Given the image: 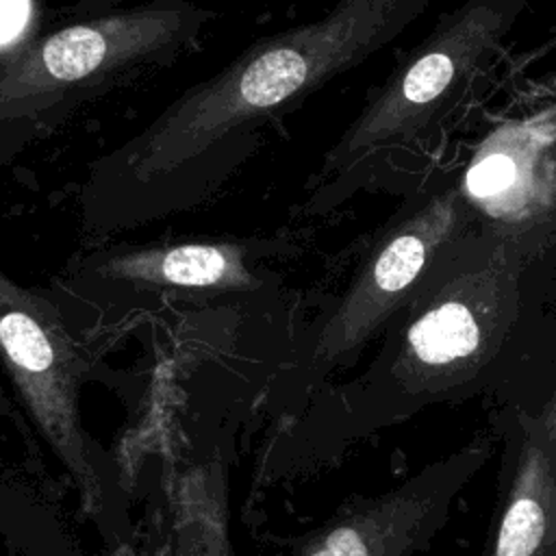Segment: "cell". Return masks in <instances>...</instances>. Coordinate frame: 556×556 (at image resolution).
I'll return each mask as SVG.
<instances>
[{
  "label": "cell",
  "mask_w": 556,
  "mask_h": 556,
  "mask_svg": "<svg viewBox=\"0 0 556 556\" xmlns=\"http://www.w3.org/2000/svg\"><path fill=\"white\" fill-rule=\"evenodd\" d=\"M285 248L278 239L109 245L89 252L70 269V289L104 302H195L252 293L263 282L265 261Z\"/></svg>",
  "instance_id": "obj_7"
},
{
  "label": "cell",
  "mask_w": 556,
  "mask_h": 556,
  "mask_svg": "<svg viewBox=\"0 0 556 556\" xmlns=\"http://www.w3.org/2000/svg\"><path fill=\"white\" fill-rule=\"evenodd\" d=\"M480 206L458 169L426 174L365 250L345 289L302 332L280 367L267 406L276 421L293 417L332 376L352 367L404 304L437 252Z\"/></svg>",
  "instance_id": "obj_5"
},
{
  "label": "cell",
  "mask_w": 556,
  "mask_h": 556,
  "mask_svg": "<svg viewBox=\"0 0 556 556\" xmlns=\"http://www.w3.org/2000/svg\"><path fill=\"white\" fill-rule=\"evenodd\" d=\"M0 363L33 426L70 473L83 510L115 554H130V491L117 460L87 432L80 415L85 356L59 302L0 269Z\"/></svg>",
  "instance_id": "obj_6"
},
{
  "label": "cell",
  "mask_w": 556,
  "mask_h": 556,
  "mask_svg": "<svg viewBox=\"0 0 556 556\" xmlns=\"http://www.w3.org/2000/svg\"><path fill=\"white\" fill-rule=\"evenodd\" d=\"M169 513V556H232L228 460L219 447L182 467Z\"/></svg>",
  "instance_id": "obj_10"
},
{
  "label": "cell",
  "mask_w": 556,
  "mask_h": 556,
  "mask_svg": "<svg viewBox=\"0 0 556 556\" xmlns=\"http://www.w3.org/2000/svg\"><path fill=\"white\" fill-rule=\"evenodd\" d=\"M556 378V204L480 213L430 261L369 363L276 421L252 471L274 486L430 406L489 400L541 408Z\"/></svg>",
  "instance_id": "obj_1"
},
{
  "label": "cell",
  "mask_w": 556,
  "mask_h": 556,
  "mask_svg": "<svg viewBox=\"0 0 556 556\" xmlns=\"http://www.w3.org/2000/svg\"><path fill=\"white\" fill-rule=\"evenodd\" d=\"M497 500L484 556H556V456L539 410L491 406Z\"/></svg>",
  "instance_id": "obj_9"
},
{
  "label": "cell",
  "mask_w": 556,
  "mask_h": 556,
  "mask_svg": "<svg viewBox=\"0 0 556 556\" xmlns=\"http://www.w3.org/2000/svg\"><path fill=\"white\" fill-rule=\"evenodd\" d=\"M24 0H0V41L22 24Z\"/></svg>",
  "instance_id": "obj_11"
},
{
  "label": "cell",
  "mask_w": 556,
  "mask_h": 556,
  "mask_svg": "<svg viewBox=\"0 0 556 556\" xmlns=\"http://www.w3.org/2000/svg\"><path fill=\"white\" fill-rule=\"evenodd\" d=\"M434 0H334L250 43L100 154L78 189L87 243L193 211L256 154L263 130L400 37Z\"/></svg>",
  "instance_id": "obj_2"
},
{
  "label": "cell",
  "mask_w": 556,
  "mask_h": 556,
  "mask_svg": "<svg viewBox=\"0 0 556 556\" xmlns=\"http://www.w3.org/2000/svg\"><path fill=\"white\" fill-rule=\"evenodd\" d=\"M523 0H465L378 85L326 152L302 217H324L365 191L400 185L452 128L502 54Z\"/></svg>",
  "instance_id": "obj_3"
},
{
  "label": "cell",
  "mask_w": 556,
  "mask_h": 556,
  "mask_svg": "<svg viewBox=\"0 0 556 556\" xmlns=\"http://www.w3.org/2000/svg\"><path fill=\"white\" fill-rule=\"evenodd\" d=\"M491 452V437L476 434L393 489L348 502L302 536L293 556H417L450 521L458 495Z\"/></svg>",
  "instance_id": "obj_8"
},
{
  "label": "cell",
  "mask_w": 556,
  "mask_h": 556,
  "mask_svg": "<svg viewBox=\"0 0 556 556\" xmlns=\"http://www.w3.org/2000/svg\"><path fill=\"white\" fill-rule=\"evenodd\" d=\"M539 415L543 417V424L547 428V434H549V443H552V450H554V456H556V378H554V384H552V391L547 395V400L543 402L541 408H536Z\"/></svg>",
  "instance_id": "obj_12"
},
{
  "label": "cell",
  "mask_w": 556,
  "mask_h": 556,
  "mask_svg": "<svg viewBox=\"0 0 556 556\" xmlns=\"http://www.w3.org/2000/svg\"><path fill=\"white\" fill-rule=\"evenodd\" d=\"M215 13L198 0H148L41 33L0 63V169L83 106L163 70Z\"/></svg>",
  "instance_id": "obj_4"
}]
</instances>
